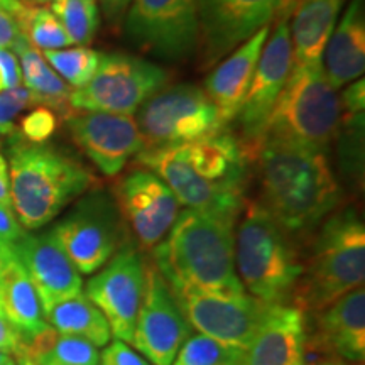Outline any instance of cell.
Segmentation results:
<instances>
[{
  "label": "cell",
  "instance_id": "3957f363",
  "mask_svg": "<svg viewBox=\"0 0 365 365\" xmlns=\"http://www.w3.org/2000/svg\"><path fill=\"white\" fill-rule=\"evenodd\" d=\"M237 218L186 208L153 252V264L173 291L247 293L235 271Z\"/></svg>",
  "mask_w": 365,
  "mask_h": 365
},
{
  "label": "cell",
  "instance_id": "4dcf8cb0",
  "mask_svg": "<svg viewBox=\"0 0 365 365\" xmlns=\"http://www.w3.org/2000/svg\"><path fill=\"white\" fill-rule=\"evenodd\" d=\"M100 54L88 46H76V48H63L44 51V59L49 66L58 73L59 78L68 86L81 88L93 78L100 63Z\"/></svg>",
  "mask_w": 365,
  "mask_h": 365
},
{
  "label": "cell",
  "instance_id": "d590c367",
  "mask_svg": "<svg viewBox=\"0 0 365 365\" xmlns=\"http://www.w3.org/2000/svg\"><path fill=\"white\" fill-rule=\"evenodd\" d=\"M22 83L21 65L12 49L0 48V93Z\"/></svg>",
  "mask_w": 365,
  "mask_h": 365
},
{
  "label": "cell",
  "instance_id": "f1b7e54d",
  "mask_svg": "<svg viewBox=\"0 0 365 365\" xmlns=\"http://www.w3.org/2000/svg\"><path fill=\"white\" fill-rule=\"evenodd\" d=\"M21 33L26 39L41 51H53L73 46V41L51 9L22 0L19 11L14 14Z\"/></svg>",
  "mask_w": 365,
  "mask_h": 365
},
{
  "label": "cell",
  "instance_id": "f907efd6",
  "mask_svg": "<svg viewBox=\"0 0 365 365\" xmlns=\"http://www.w3.org/2000/svg\"><path fill=\"white\" fill-rule=\"evenodd\" d=\"M9 257H11V255H9ZM7 259V257H6ZM2 261H4V259L2 257H0V264H2ZM0 314H2V312H0Z\"/></svg>",
  "mask_w": 365,
  "mask_h": 365
},
{
  "label": "cell",
  "instance_id": "836d02e7",
  "mask_svg": "<svg viewBox=\"0 0 365 365\" xmlns=\"http://www.w3.org/2000/svg\"><path fill=\"white\" fill-rule=\"evenodd\" d=\"M58 129V115L49 107H36L21 120L22 139L31 144H44Z\"/></svg>",
  "mask_w": 365,
  "mask_h": 365
},
{
  "label": "cell",
  "instance_id": "bcb514c9",
  "mask_svg": "<svg viewBox=\"0 0 365 365\" xmlns=\"http://www.w3.org/2000/svg\"><path fill=\"white\" fill-rule=\"evenodd\" d=\"M12 254H14L12 245H9V244H6V242L0 240V257L6 259V257H9V255H12Z\"/></svg>",
  "mask_w": 365,
  "mask_h": 365
},
{
  "label": "cell",
  "instance_id": "7dc6e473",
  "mask_svg": "<svg viewBox=\"0 0 365 365\" xmlns=\"http://www.w3.org/2000/svg\"><path fill=\"white\" fill-rule=\"evenodd\" d=\"M26 2L34 4V6H44V4H53L54 0H26Z\"/></svg>",
  "mask_w": 365,
  "mask_h": 365
},
{
  "label": "cell",
  "instance_id": "d6986e66",
  "mask_svg": "<svg viewBox=\"0 0 365 365\" xmlns=\"http://www.w3.org/2000/svg\"><path fill=\"white\" fill-rule=\"evenodd\" d=\"M14 254L24 266L41 301L43 313L59 301L76 296L83 289L81 274L58 244L53 230L26 234L14 244Z\"/></svg>",
  "mask_w": 365,
  "mask_h": 365
},
{
  "label": "cell",
  "instance_id": "7bdbcfd3",
  "mask_svg": "<svg viewBox=\"0 0 365 365\" xmlns=\"http://www.w3.org/2000/svg\"><path fill=\"white\" fill-rule=\"evenodd\" d=\"M314 365H364V362H355V360H346L341 357H336V355H328V357L318 359L312 362Z\"/></svg>",
  "mask_w": 365,
  "mask_h": 365
},
{
  "label": "cell",
  "instance_id": "603a6c76",
  "mask_svg": "<svg viewBox=\"0 0 365 365\" xmlns=\"http://www.w3.org/2000/svg\"><path fill=\"white\" fill-rule=\"evenodd\" d=\"M325 75L335 90L359 80L365 70L364 0H352L323 53Z\"/></svg>",
  "mask_w": 365,
  "mask_h": 365
},
{
  "label": "cell",
  "instance_id": "44dd1931",
  "mask_svg": "<svg viewBox=\"0 0 365 365\" xmlns=\"http://www.w3.org/2000/svg\"><path fill=\"white\" fill-rule=\"evenodd\" d=\"M269 33L271 26L257 31L252 38L220 59L205 80L203 90L215 105L223 127L232 124L239 115Z\"/></svg>",
  "mask_w": 365,
  "mask_h": 365
},
{
  "label": "cell",
  "instance_id": "484cf974",
  "mask_svg": "<svg viewBox=\"0 0 365 365\" xmlns=\"http://www.w3.org/2000/svg\"><path fill=\"white\" fill-rule=\"evenodd\" d=\"M12 51L17 53L24 86L34 95L39 107H49L54 112L71 110L68 103L71 88L59 78L39 49H36L24 34L16 41Z\"/></svg>",
  "mask_w": 365,
  "mask_h": 365
},
{
  "label": "cell",
  "instance_id": "ba28073f",
  "mask_svg": "<svg viewBox=\"0 0 365 365\" xmlns=\"http://www.w3.org/2000/svg\"><path fill=\"white\" fill-rule=\"evenodd\" d=\"M168 81L170 73L156 63L134 54L108 53L100 56L93 78L71 90L68 103L73 112L134 115Z\"/></svg>",
  "mask_w": 365,
  "mask_h": 365
},
{
  "label": "cell",
  "instance_id": "7c38bea8",
  "mask_svg": "<svg viewBox=\"0 0 365 365\" xmlns=\"http://www.w3.org/2000/svg\"><path fill=\"white\" fill-rule=\"evenodd\" d=\"M296 0H196L203 68L215 66L242 43L293 11Z\"/></svg>",
  "mask_w": 365,
  "mask_h": 365
},
{
  "label": "cell",
  "instance_id": "74e56055",
  "mask_svg": "<svg viewBox=\"0 0 365 365\" xmlns=\"http://www.w3.org/2000/svg\"><path fill=\"white\" fill-rule=\"evenodd\" d=\"M341 112L345 113H364L365 112V81L355 80L346 86L340 97Z\"/></svg>",
  "mask_w": 365,
  "mask_h": 365
},
{
  "label": "cell",
  "instance_id": "52a82bcc",
  "mask_svg": "<svg viewBox=\"0 0 365 365\" xmlns=\"http://www.w3.org/2000/svg\"><path fill=\"white\" fill-rule=\"evenodd\" d=\"M341 103L323 63L293 68L269 117L264 140L327 153L340 134Z\"/></svg>",
  "mask_w": 365,
  "mask_h": 365
},
{
  "label": "cell",
  "instance_id": "cb8c5ba5",
  "mask_svg": "<svg viewBox=\"0 0 365 365\" xmlns=\"http://www.w3.org/2000/svg\"><path fill=\"white\" fill-rule=\"evenodd\" d=\"M345 0H298L293 6L289 34L294 68L323 63V53Z\"/></svg>",
  "mask_w": 365,
  "mask_h": 365
},
{
  "label": "cell",
  "instance_id": "c3c4849f",
  "mask_svg": "<svg viewBox=\"0 0 365 365\" xmlns=\"http://www.w3.org/2000/svg\"><path fill=\"white\" fill-rule=\"evenodd\" d=\"M12 357L11 355H7V354H4V352H0V365H7L9 364V360H11Z\"/></svg>",
  "mask_w": 365,
  "mask_h": 365
},
{
  "label": "cell",
  "instance_id": "6da1fadb",
  "mask_svg": "<svg viewBox=\"0 0 365 365\" xmlns=\"http://www.w3.org/2000/svg\"><path fill=\"white\" fill-rule=\"evenodd\" d=\"M137 161L161 178L186 208L239 220L245 200L249 158L228 132L166 149H144Z\"/></svg>",
  "mask_w": 365,
  "mask_h": 365
},
{
  "label": "cell",
  "instance_id": "1f68e13d",
  "mask_svg": "<svg viewBox=\"0 0 365 365\" xmlns=\"http://www.w3.org/2000/svg\"><path fill=\"white\" fill-rule=\"evenodd\" d=\"M244 354L245 350L198 333L181 345L171 365H242Z\"/></svg>",
  "mask_w": 365,
  "mask_h": 365
},
{
  "label": "cell",
  "instance_id": "5b68a950",
  "mask_svg": "<svg viewBox=\"0 0 365 365\" xmlns=\"http://www.w3.org/2000/svg\"><path fill=\"white\" fill-rule=\"evenodd\" d=\"M365 228L354 207L328 215L303 259L293 304L304 314L318 313L333 301L364 286Z\"/></svg>",
  "mask_w": 365,
  "mask_h": 365
},
{
  "label": "cell",
  "instance_id": "9a60e30c",
  "mask_svg": "<svg viewBox=\"0 0 365 365\" xmlns=\"http://www.w3.org/2000/svg\"><path fill=\"white\" fill-rule=\"evenodd\" d=\"M173 293L191 328L242 350H247L272 307L249 293L220 294L193 287H181Z\"/></svg>",
  "mask_w": 365,
  "mask_h": 365
},
{
  "label": "cell",
  "instance_id": "8d00e7d4",
  "mask_svg": "<svg viewBox=\"0 0 365 365\" xmlns=\"http://www.w3.org/2000/svg\"><path fill=\"white\" fill-rule=\"evenodd\" d=\"M24 234V227L21 225L12 205L0 203V240L14 247V244H16Z\"/></svg>",
  "mask_w": 365,
  "mask_h": 365
},
{
  "label": "cell",
  "instance_id": "2e32d148",
  "mask_svg": "<svg viewBox=\"0 0 365 365\" xmlns=\"http://www.w3.org/2000/svg\"><path fill=\"white\" fill-rule=\"evenodd\" d=\"M118 213L137 247L153 250L175 225L180 207L170 186L150 170L127 173L113 188Z\"/></svg>",
  "mask_w": 365,
  "mask_h": 365
},
{
  "label": "cell",
  "instance_id": "f546056e",
  "mask_svg": "<svg viewBox=\"0 0 365 365\" xmlns=\"http://www.w3.org/2000/svg\"><path fill=\"white\" fill-rule=\"evenodd\" d=\"M51 11L73 44L86 46L93 41L100 26L98 0H54Z\"/></svg>",
  "mask_w": 365,
  "mask_h": 365
},
{
  "label": "cell",
  "instance_id": "ac0fdd59",
  "mask_svg": "<svg viewBox=\"0 0 365 365\" xmlns=\"http://www.w3.org/2000/svg\"><path fill=\"white\" fill-rule=\"evenodd\" d=\"M66 118L73 140L103 176H117L130 158L144 150L134 115L75 112Z\"/></svg>",
  "mask_w": 365,
  "mask_h": 365
},
{
  "label": "cell",
  "instance_id": "277c9868",
  "mask_svg": "<svg viewBox=\"0 0 365 365\" xmlns=\"http://www.w3.org/2000/svg\"><path fill=\"white\" fill-rule=\"evenodd\" d=\"M11 203L27 230L54 220L97 182L83 164L46 144L16 139L9 149Z\"/></svg>",
  "mask_w": 365,
  "mask_h": 365
},
{
  "label": "cell",
  "instance_id": "b9f144b4",
  "mask_svg": "<svg viewBox=\"0 0 365 365\" xmlns=\"http://www.w3.org/2000/svg\"><path fill=\"white\" fill-rule=\"evenodd\" d=\"M0 203H11V180H9V164L4 154L0 153Z\"/></svg>",
  "mask_w": 365,
  "mask_h": 365
},
{
  "label": "cell",
  "instance_id": "4316f807",
  "mask_svg": "<svg viewBox=\"0 0 365 365\" xmlns=\"http://www.w3.org/2000/svg\"><path fill=\"white\" fill-rule=\"evenodd\" d=\"M44 318L58 333L90 341L97 349L112 340L107 318L83 293L59 301L44 313Z\"/></svg>",
  "mask_w": 365,
  "mask_h": 365
},
{
  "label": "cell",
  "instance_id": "30bf717a",
  "mask_svg": "<svg viewBox=\"0 0 365 365\" xmlns=\"http://www.w3.org/2000/svg\"><path fill=\"white\" fill-rule=\"evenodd\" d=\"M127 228L115 200L105 191H91L63 218L53 234L80 274H95L127 240Z\"/></svg>",
  "mask_w": 365,
  "mask_h": 365
},
{
  "label": "cell",
  "instance_id": "9c48e42d",
  "mask_svg": "<svg viewBox=\"0 0 365 365\" xmlns=\"http://www.w3.org/2000/svg\"><path fill=\"white\" fill-rule=\"evenodd\" d=\"M135 122L144 149L175 148L225 129L205 90L190 83L164 86L137 110Z\"/></svg>",
  "mask_w": 365,
  "mask_h": 365
},
{
  "label": "cell",
  "instance_id": "83f0119b",
  "mask_svg": "<svg viewBox=\"0 0 365 365\" xmlns=\"http://www.w3.org/2000/svg\"><path fill=\"white\" fill-rule=\"evenodd\" d=\"M17 352L26 354L38 365H98L100 352L90 341L63 335L48 327L43 333L24 341ZM16 352V354H17ZM14 354V355H16Z\"/></svg>",
  "mask_w": 365,
  "mask_h": 365
},
{
  "label": "cell",
  "instance_id": "e575fe53",
  "mask_svg": "<svg viewBox=\"0 0 365 365\" xmlns=\"http://www.w3.org/2000/svg\"><path fill=\"white\" fill-rule=\"evenodd\" d=\"M100 362L102 365H149L135 350L118 339L105 345Z\"/></svg>",
  "mask_w": 365,
  "mask_h": 365
},
{
  "label": "cell",
  "instance_id": "681fc988",
  "mask_svg": "<svg viewBox=\"0 0 365 365\" xmlns=\"http://www.w3.org/2000/svg\"><path fill=\"white\" fill-rule=\"evenodd\" d=\"M7 365H17V364H16V360L11 359V360H9V364H7Z\"/></svg>",
  "mask_w": 365,
  "mask_h": 365
},
{
  "label": "cell",
  "instance_id": "60d3db41",
  "mask_svg": "<svg viewBox=\"0 0 365 365\" xmlns=\"http://www.w3.org/2000/svg\"><path fill=\"white\" fill-rule=\"evenodd\" d=\"M130 2L132 0H98L105 19H107L108 24L113 27H118L124 22V17Z\"/></svg>",
  "mask_w": 365,
  "mask_h": 365
},
{
  "label": "cell",
  "instance_id": "f6af8a7d",
  "mask_svg": "<svg viewBox=\"0 0 365 365\" xmlns=\"http://www.w3.org/2000/svg\"><path fill=\"white\" fill-rule=\"evenodd\" d=\"M16 364L17 365H38L34 360H31L26 354H22V352L16 354Z\"/></svg>",
  "mask_w": 365,
  "mask_h": 365
},
{
  "label": "cell",
  "instance_id": "e0dca14e",
  "mask_svg": "<svg viewBox=\"0 0 365 365\" xmlns=\"http://www.w3.org/2000/svg\"><path fill=\"white\" fill-rule=\"evenodd\" d=\"M190 335L191 325L170 284L153 262L148 264L145 293L130 344L150 364L171 365Z\"/></svg>",
  "mask_w": 365,
  "mask_h": 365
},
{
  "label": "cell",
  "instance_id": "4fadbf2b",
  "mask_svg": "<svg viewBox=\"0 0 365 365\" xmlns=\"http://www.w3.org/2000/svg\"><path fill=\"white\" fill-rule=\"evenodd\" d=\"M276 21L272 34L267 36L266 44H264L247 95L237 115L240 127V143L249 159L262 143L269 117L294 68L293 44H291L289 34V12L282 14Z\"/></svg>",
  "mask_w": 365,
  "mask_h": 365
},
{
  "label": "cell",
  "instance_id": "ee69618b",
  "mask_svg": "<svg viewBox=\"0 0 365 365\" xmlns=\"http://www.w3.org/2000/svg\"><path fill=\"white\" fill-rule=\"evenodd\" d=\"M21 4H22V0H0V9L11 14V16H14V14L19 11Z\"/></svg>",
  "mask_w": 365,
  "mask_h": 365
},
{
  "label": "cell",
  "instance_id": "8992f818",
  "mask_svg": "<svg viewBox=\"0 0 365 365\" xmlns=\"http://www.w3.org/2000/svg\"><path fill=\"white\" fill-rule=\"evenodd\" d=\"M237 223L235 271L244 289L269 304H287L303 271L294 237L259 202H245Z\"/></svg>",
  "mask_w": 365,
  "mask_h": 365
},
{
  "label": "cell",
  "instance_id": "ffe728a7",
  "mask_svg": "<svg viewBox=\"0 0 365 365\" xmlns=\"http://www.w3.org/2000/svg\"><path fill=\"white\" fill-rule=\"evenodd\" d=\"M314 330L307 333L304 357L336 355V357L364 362L365 359V291L364 286L350 291L313 313Z\"/></svg>",
  "mask_w": 365,
  "mask_h": 365
},
{
  "label": "cell",
  "instance_id": "8fae6325",
  "mask_svg": "<svg viewBox=\"0 0 365 365\" xmlns=\"http://www.w3.org/2000/svg\"><path fill=\"white\" fill-rule=\"evenodd\" d=\"M122 24L127 39L153 56L178 61L198 49L196 0H132Z\"/></svg>",
  "mask_w": 365,
  "mask_h": 365
},
{
  "label": "cell",
  "instance_id": "f35d334b",
  "mask_svg": "<svg viewBox=\"0 0 365 365\" xmlns=\"http://www.w3.org/2000/svg\"><path fill=\"white\" fill-rule=\"evenodd\" d=\"M24 344L21 333L14 328L4 314H0V352L14 355Z\"/></svg>",
  "mask_w": 365,
  "mask_h": 365
},
{
  "label": "cell",
  "instance_id": "5bb4252c",
  "mask_svg": "<svg viewBox=\"0 0 365 365\" xmlns=\"http://www.w3.org/2000/svg\"><path fill=\"white\" fill-rule=\"evenodd\" d=\"M145 274L148 262L143 250L127 239L85 286V296L107 318L112 336L129 344L144 299Z\"/></svg>",
  "mask_w": 365,
  "mask_h": 365
},
{
  "label": "cell",
  "instance_id": "7a4b0ae2",
  "mask_svg": "<svg viewBox=\"0 0 365 365\" xmlns=\"http://www.w3.org/2000/svg\"><path fill=\"white\" fill-rule=\"evenodd\" d=\"M255 166L261 203L291 237L322 225L340 202V186L325 153L264 140L249 159Z\"/></svg>",
  "mask_w": 365,
  "mask_h": 365
},
{
  "label": "cell",
  "instance_id": "816d5d0a",
  "mask_svg": "<svg viewBox=\"0 0 365 365\" xmlns=\"http://www.w3.org/2000/svg\"><path fill=\"white\" fill-rule=\"evenodd\" d=\"M301 365H314V364H307V362H303Z\"/></svg>",
  "mask_w": 365,
  "mask_h": 365
},
{
  "label": "cell",
  "instance_id": "d4e9b609",
  "mask_svg": "<svg viewBox=\"0 0 365 365\" xmlns=\"http://www.w3.org/2000/svg\"><path fill=\"white\" fill-rule=\"evenodd\" d=\"M0 312L24 341L48 328L33 282L16 254L0 264Z\"/></svg>",
  "mask_w": 365,
  "mask_h": 365
},
{
  "label": "cell",
  "instance_id": "d6a6232c",
  "mask_svg": "<svg viewBox=\"0 0 365 365\" xmlns=\"http://www.w3.org/2000/svg\"><path fill=\"white\" fill-rule=\"evenodd\" d=\"M31 107H39L38 100L24 85L2 91L0 93V134L14 135L17 115Z\"/></svg>",
  "mask_w": 365,
  "mask_h": 365
},
{
  "label": "cell",
  "instance_id": "ab89813d",
  "mask_svg": "<svg viewBox=\"0 0 365 365\" xmlns=\"http://www.w3.org/2000/svg\"><path fill=\"white\" fill-rule=\"evenodd\" d=\"M22 36L19 26L11 14L0 9V48L12 49L16 41Z\"/></svg>",
  "mask_w": 365,
  "mask_h": 365
},
{
  "label": "cell",
  "instance_id": "7402d4cb",
  "mask_svg": "<svg viewBox=\"0 0 365 365\" xmlns=\"http://www.w3.org/2000/svg\"><path fill=\"white\" fill-rule=\"evenodd\" d=\"M307 318L294 304H272L244 354L242 365H301Z\"/></svg>",
  "mask_w": 365,
  "mask_h": 365
}]
</instances>
